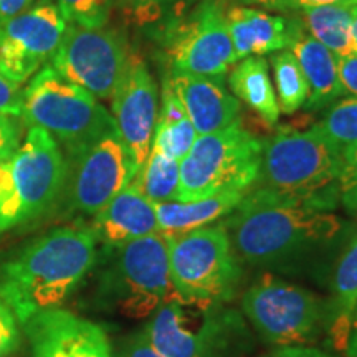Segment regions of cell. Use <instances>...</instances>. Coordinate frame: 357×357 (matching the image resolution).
Listing matches in <instances>:
<instances>
[{
  "mask_svg": "<svg viewBox=\"0 0 357 357\" xmlns=\"http://www.w3.org/2000/svg\"><path fill=\"white\" fill-rule=\"evenodd\" d=\"M341 167L342 153L314 128L283 129L263 144L260 172L250 190L333 211L339 200Z\"/></svg>",
  "mask_w": 357,
  "mask_h": 357,
  "instance_id": "3957f363",
  "label": "cell"
},
{
  "mask_svg": "<svg viewBox=\"0 0 357 357\" xmlns=\"http://www.w3.org/2000/svg\"><path fill=\"white\" fill-rule=\"evenodd\" d=\"M141 329L164 357H245L252 349V336L238 311L185 301L176 293Z\"/></svg>",
  "mask_w": 357,
  "mask_h": 357,
  "instance_id": "277c9868",
  "label": "cell"
},
{
  "mask_svg": "<svg viewBox=\"0 0 357 357\" xmlns=\"http://www.w3.org/2000/svg\"><path fill=\"white\" fill-rule=\"evenodd\" d=\"M22 119L29 128H42L50 134L65 158L118 132L109 111L91 93L60 77L52 66L38 71L24 89Z\"/></svg>",
  "mask_w": 357,
  "mask_h": 357,
  "instance_id": "8992f818",
  "label": "cell"
},
{
  "mask_svg": "<svg viewBox=\"0 0 357 357\" xmlns=\"http://www.w3.org/2000/svg\"><path fill=\"white\" fill-rule=\"evenodd\" d=\"M111 352H113V357H164L154 349L149 339L142 333V329L123 337L116 346V349Z\"/></svg>",
  "mask_w": 357,
  "mask_h": 357,
  "instance_id": "e575fe53",
  "label": "cell"
},
{
  "mask_svg": "<svg viewBox=\"0 0 357 357\" xmlns=\"http://www.w3.org/2000/svg\"><path fill=\"white\" fill-rule=\"evenodd\" d=\"M19 199L10 171V160L0 162V234L19 225Z\"/></svg>",
  "mask_w": 357,
  "mask_h": 357,
  "instance_id": "4dcf8cb0",
  "label": "cell"
},
{
  "mask_svg": "<svg viewBox=\"0 0 357 357\" xmlns=\"http://www.w3.org/2000/svg\"><path fill=\"white\" fill-rule=\"evenodd\" d=\"M271 66H273L275 93L280 113L293 114L298 109L305 108L310 98V86H307L300 61L293 55V52H276L271 56Z\"/></svg>",
  "mask_w": 357,
  "mask_h": 357,
  "instance_id": "4316f807",
  "label": "cell"
},
{
  "mask_svg": "<svg viewBox=\"0 0 357 357\" xmlns=\"http://www.w3.org/2000/svg\"><path fill=\"white\" fill-rule=\"evenodd\" d=\"M242 311L258 336L276 347L310 346L324 333V298L273 276L245 291Z\"/></svg>",
  "mask_w": 357,
  "mask_h": 357,
  "instance_id": "9c48e42d",
  "label": "cell"
},
{
  "mask_svg": "<svg viewBox=\"0 0 357 357\" xmlns=\"http://www.w3.org/2000/svg\"><path fill=\"white\" fill-rule=\"evenodd\" d=\"M20 347V329L15 312L0 300V357L15 354Z\"/></svg>",
  "mask_w": 357,
  "mask_h": 357,
  "instance_id": "d6a6232c",
  "label": "cell"
},
{
  "mask_svg": "<svg viewBox=\"0 0 357 357\" xmlns=\"http://www.w3.org/2000/svg\"><path fill=\"white\" fill-rule=\"evenodd\" d=\"M352 7L324 6L303 8L298 10V19L316 42L341 58L357 53L352 38Z\"/></svg>",
  "mask_w": 357,
  "mask_h": 357,
  "instance_id": "cb8c5ba5",
  "label": "cell"
},
{
  "mask_svg": "<svg viewBox=\"0 0 357 357\" xmlns=\"http://www.w3.org/2000/svg\"><path fill=\"white\" fill-rule=\"evenodd\" d=\"M160 43L171 71L223 79L236 63L225 7L218 0H199L187 10L169 17L160 32Z\"/></svg>",
  "mask_w": 357,
  "mask_h": 357,
  "instance_id": "30bf717a",
  "label": "cell"
},
{
  "mask_svg": "<svg viewBox=\"0 0 357 357\" xmlns=\"http://www.w3.org/2000/svg\"><path fill=\"white\" fill-rule=\"evenodd\" d=\"M24 109V88L22 84L12 82L0 70V114L22 118Z\"/></svg>",
  "mask_w": 357,
  "mask_h": 357,
  "instance_id": "836d02e7",
  "label": "cell"
},
{
  "mask_svg": "<svg viewBox=\"0 0 357 357\" xmlns=\"http://www.w3.org/2000/svg\"><path fill=\"white\" fill-rule=\"evenodd\" d=\"M129 53L119 30L68 24L52 58V68L96 100H111L126 70Z\"/></svg>",
  "mask_w": 357,
  "mask_h": 357,
  "instance_id": "8fae6325",
  "label": "cell"
},
{
  "mask_svg": "<svg viewBox=\"0 0 357 357\" xmlns=\"http://www.w3.org/2000/svg\"><path fill=\"white\" fill-rule=\"evenodd\" d=\"M24 328L33 357H113L105 329L70 311H42Z\"/></svg>",
  "mask_w": 357,
  "mask_h": 357,
  "instance_id": "2e32d148",
  "label": "cell"
},
{
  "mask_svg": "<svg viewBox=\"0 0 357 357\" xmlns=\"http://www.w3.org/2000/svg\"><path fill=\"white\" fill-rule=\"evenodd\" d=\"M337 70L344 95L357 98V53L337 58Z\"/></svg>",
  "mask_w": 357,
  "mask_h": 357,
  "instance_id": "8d00e7d4",
  "label": "cell"
},
{
  "mask_svg": "<svg viewBox=\"0 0 357 357\" xmlns=\"http://www.w3.org/2000/svg\"><path fill=\"white\" fill-rule=\"evenodd\" d=\"M174 293L167 238L153 234L119 247L102 248L95 303L129 319L151 318Z\"/></svg>",
  "mask_w": 357,
  "mask_h": 357,
  "instance_id": "5b68a950",
  "label": "cell"
},
{
  "mask_svg": "<svg viewBox=\"0 0 357 357\" xmlns=\"http://www.w3.org/2000/svg\"><path fill=\"white\" fill-rule=\"evenodd\" d=\"M96 243L89 227H58L25 243L0 265V300L22 324L56 310L95 268Z\"/></svg>",
  "mask_w": 357,
  "mask_h": 357,
  "instance_id": "7a4b0ae2",
  "label": "cell"
},
{
  "mask_svg": "<svg viewBox=\"0 0 357 357\" xmlns=\"http://www.w3.org/2000/svg\"><path fill=\"white\" fill-rule=\"evenodd\" d=\"M174 293L199 305H227L243 278V265L222 223L166 236Z\"/></svg>",
  "mask_w": 357,
  "mask_h": 357,
  "instance_id": "52a82bcc",
  "label": "cell"
},
{
  "mask_svg": "<svg viewBox=\"0 0 357 357\" xmlns=\"http://www.w3.org/2000/svg\"><path fill=\"white\" fill-rule=\"evenodd\" d=\"M89 230L96 242L102 243V248L159 234L155 205L131 182L93 217Z\"/></svg>",
  "mask_w": 357,
  "mask_h": 357,
  "instance_id": "d6986e66",
  "label": "cell"
},
{
  "mask_svg": "<svg viewBox=\"0 0 357 357\" xmlns=\"http://www.w3.org/2000/svg\"><path fill=\"white\" fill-rule=\"evenodd\" d=\"M32 2L33 0H0V26L25 12Z\"/></svg>",
  "mask_w": 357,
  "mask_h": 357,
  "instance_id": "f35d334b",
  "label": "cell"
},
{
  "mask_svg": "<svg viewBox=\"0 0 357 357\" xmlns=\"http://www.w3.org/2000/svg\"><path fill=\"white\" fill-rule=\"evenodd\" d=\"M263 357H334L328 352L318 349L312 346H288V347H276L270 354Z\"/></svg>",
  "mask_w": 357,
  "mask_h": 357,
  "instance_id": "74e56055",
  "label": "cell"
},
{
  "mask_svg": "<svg viewBox=\"0 0 357 357\" xmlns=\"http://www.w3.org/2000/svg\"><path fill=\"white\" fill-rule=\"evenodd\" d=\"M20 147V126L13 116L0 114V162H8Z\"/></svg>",
  "mask_w": 357,
  "mask_h": 357,
  "instance_id": "d590c367",
  "label": "cell"
},
{
  "mask_svg": "<svg viewBox=\"0 0 357 357\" xmlns=\"http://www.w3.org/2000/svg\"><path fill=\"white\" fill-rule=\"evenodd\" d=\"M197 2L199 0H116V3L124 8L129 20L136 22L137 25L159 22L167 12L169 17L177 15Z\"/></svg>",
  "mask_w": 357,
  "mask_h": 357,
  "instance_id": "f1b7e54d",
  "label": "cell"
},
{
  "mask_svg": "<svg viewBox=\"0 0 357 357\" xmlns=\"http://www.w3.org/2000/svg\"><path fill=\"white\" fill-rule=\"evenodd\" d=\"M225 17L236 61L288 50L298 24V19L243 6L225 8Z\"/></svg>",
  "mask_w": 357,
  "mask_h": 357,
  "instance_id": "ffe728a7",
  "label": "cell"
},
{
  "mask_svg": "<svg viewBox=\"0 0 357 357\" xmlns=\"http://www.w3.org/2000/svg\"><path fill=\"white\" fill-rule=\"evenodd\" d=\"M111 116L123 144L141 167L153 147L159 96L158 84L137 53H129L121 82L111 96Z\"/></svg>",
  "mask_w": 357,
  "mask_h": 357,
  "instance_id": "9a60e30c",
  "label": "cell"
},
{
  "mask_svg": "<svg viewBox=\"0 0 357 357\" xmlns=\"http://www.w3.org/2000/svg\"><path fill=\"white\" fill-rule=\"evenodd\" d=\"M291 10H303V8L324 7V6H357V0H289Z\"/></svg>",
  "mask_w": 357,
  "mask_h": 357,
  "instance_id": "ab89813d",
  "label": "cell"
},
{
  "mask_svg": "<svg viewBox=\"0 0 357 357\" xmlns=\"http://www.w3.org/2000/svg\"><path fill=\"white\" fill-rule=\"evenodd\" d=\"M247 194L248 192L245 190H223L211 197L190 202L154 204L159 234L176 236L213 225L229 217Z\"/></svg>",
  "mask_w": 357,
  "mask_h": 357,
  "instance_id": "7402d4cb",
  "label": "cell"
},
{
  "mask_svg": "<svg viewBox=\"0 0 357 357\" xmlns=\"http://www.w3.org/2000/svg\"><path fill=\"white\" fill-rule=\"evenodd\" d=\"M139 167L118 132L66 158V181L60 204L66 213L95 217L124 187Z\"/></svg>",
  "mask_w": 357,
  "mask_h": 357,
  "instance_id": "7c38bea8",
  "label": "cell"
},
{
  "mask_svg": "<svg viewBox=\"0 0 357 357\" xmlns=\"http://www.w3.org/2000/svg\"><path fill=\"white\" fill-rule=\"evenodd\" d=\"M132 184L151 202H177L181 184V160L164 154L158 147H151L144 164L136 172Z\"/></svg>",
  "mask_w": 357,
  "mask_h": 357,
  "instance_id": "484cf974",
  "label": "cell"
},
{
  "mask_svg": "<svg viewBox=\"0 0 357 357\" xmlns=\"http://www.w3.org/2000/svg\"><path fill=\"white\" fill-rule=\"evenodd\" d=\"M240 2L247 6H261L270 10H291L289 0H240Z\"/></svg>",
  "mask_w": 357,
  "mask_h": 357,
  "instance_id": "b9f144b4",
  "label": "cell"
},
{
  "mask_svg": "<svg viewBox=\"0 0 357 357\" xmlns=\"http://www.w3.org/2000/svg\"><path fill=\"white\" fill-rule=\"evenodd\" d=\"M288 50H291L300 61L307 86H310V98L305 105L306 109L318 111L326 108L344 95L341 82H339L337 56L333 55L319 42H316L301 25L300 19H298Z\"/></svg>",
  "mask_w": 357,
  "mask_h": 357,
  "instance_id": "44dd1931",
  "label": "cell"
},
{
  "mask_svg": "<svg viewBox=\"0 0 357 357\" xmlns=\"http://www.w3.org/2000/svg\"><path fill=\"white\" fill-rule=\"evenodd\" d=\"M339 200L351 213H357V144L342 153L339 174Z\"/></svg>",
  "mask_w": 357,
  "mask_h": 357,
  "instance_id": "1f68e13d",
  "label": "cell"
},
{
  "mask_svg": "<svg viewBox=\"0 0 357 357\" xmlns=\"http://www.w3.org/2000/svg\"><path fill=\"white\" fill-rule=\"evenodd\" d=\"M341 153L357 144V98L334 101L324 118L312 126Z\"/></svg>",
  "mask_w": 357,
  "mask_h": 357,
  "instance_id": "83f0119b",
  "label": "cell"
},
{
  "mask_svg": "<svg viewBox=\"0 0 357 357\" xmlns=\"http://www.w3.org/2000/svg\"><path fill=\"white\" fill-rule=\"evenodd\" d=\"M328 288L324 334L334 349L344 352L357 306V229L344 235L339 245L328 271Z\"/></svg>",
  "mask_w": 357,
  "mask_h": 357,
  "instance_id": "ac0fdd59",
  "label": "cell"
},
{
  "mask_svg": "<svg viewBox=\"0 0 357 357\" xmlns=\"http://www.w3.org/2000/svg\"><path fill=\"white\" fill-rule=\"evenodd\" d=\"M229 84L236 100L243 101L266 124L278 123L280 106L265 58L247 56L236 61L229 75Z\"/></svg>",
  "mask_w": 357,
  "mask_h": 357,
  "instance_id": "603a6c76",
  "label": "cell"
},
{
  "mask_svg": "<svg viewBox=\"0 0 357 357\" xmlns=\"http://www.w3.org/2000/svg\"><path fill=\"white\" fill-rule=\"evenodd\" d=\"M66 25L56 3L43 0L0 26V70L24 84L60 47Z\"/></svg>",
  "mask_w": 357,
  "mask_h": 357,
  "instance_id": "5bb4252c",
  "label": "cell"
},
{
  "mask_svg": "<svg viewBox=\"0 0 357 357\" xmlns=\"http://www.w3.org/2000/svg\"><path fill=\"white\" fill-rule=\"evenodd\" d=\"M166 79L184 106L199 136L240 121V101L223 86V79L169 71Z\"/></svg>",
  "mask_w": 357,
  "mask_h": 357,
  "instance_id": "e0dca14e",
  "label": "cell"
},
{
  "mask_svg": "<svg viewBox=\"0 0 357 357\" xmlns=\"http://www.w3.org/2000/svg\"><path fill=\"white\" fill-rule=\"evenodd\" d=\"M346 357H357V306L352 314L351 326H349V336H347V344L344 349Z\"/></svg>",
  "mask_w": 357,
  "mask_h": 357,
  "instance_id": "60d3db41",
  "label": "cell"
},
{
  "mask_svg": "<svg viewBox=\"0 0 357 357\" xmlns=\"http://www.w3.org/2000/svg\"><path fill=\"white\" fill-rule=\"evenodd\" d=\"M56 6L68 24L102 26L108 22L116 0H56Z\"/></svg>",
  "mask_w": 357,
  "mask_h": 357,
  "instance_id": "f546056e",
  "label": "cell"
},
{
  "mask_svg": "<svg viewBox=\"0 0 357 357\" xmlns=\"http://www.w3.org/2000/svg\"><path fill=\"white\" fill-rule=\"evenodd\" d=\"M352 38H354V47L357 52V6L352 7Z\"/></svg>",
  "mask_w": 357,
  "mask_h": 357,
  "instance_id": "7bdbcfd3",
  "label": "cell"
},
{
  "mask_svg": "<svg viewBox=\"0 0 357 357\" xmlns=\"http://www.w3.org/2000/svg\"><path fill=\"white\" fill-rule=\"evenodd\" d=\"M263 142L242 121L197 136L181 160L177 202H190L223 190L248 192L260 172Z\"/></svg>",
  "mask_w": 357,
  "mask_h": 357,
  "instance_id": "ba28073f",
  "label": "cell"
},
{
  "mask_svg": "<svg viewBox=\"0 0 357 357\" xmlns=\"http://www.w3.org/2000/svg\"><path fill=\"white\" fill-rule=\"evenodd\" d=\"M19 199V225L33 223L60 204L66 181V158L45 129L32 126L10 160Z\"/></svg>",
  "mask_w": 357,
  "mask_h": 357,
  "instance_id": "4fadbf2b",
  "label": "cell"
},
{
  "mask_svg": "<svg viewBox=\"0 0 357 357\" xmlns=\"http://www.w3.org/2000/svg\"><path fill=\"white\" fill-rule=\"evenodd\" d=\"M197 131L187 116L184 106L166 78L162 83V98L158 123H155L153 146L171 158L182 160L197 139Z\"/></svg>",
  "mask_w": 357,
  "mask_h": 357,
  "instance_id": "d4e9b609",
  "label": "cell"
},
{
  "mask_svg": "<svg viewBox=\"0 0 357 357\" xmlns=\"http://www.w3.org/2000/svg\"><path fill=\"white\" fill-rule=\"evenodd\" d=\"M222 225L240 261L283 275L328 273L344 238V222L329 211L258 190H248Z\"/></svg>",
  "mask_w": 357,
  "mask_h": 357,
  "instance_id": "6da1fadb",
  "label": "cell"
}]
</instances>
